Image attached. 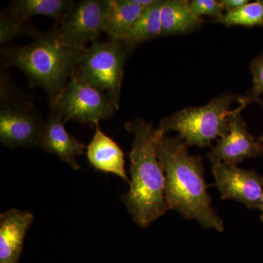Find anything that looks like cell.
Instances as JSON below:
<instances>
[{
  "label": "cell",
  "mask_w": 263,
  "mask_h": 263,
  "mask_svg": "<svg viewBox=\"0 0 263 263\" xmlns=\"http://www.w3.org/2000/svg\"><path fill=\"white\" fill-rule=\"evenodd\" d=\"M179 136H161L157 155L165 176L167 209L176 211L188 220H195L205 229L224 230V222L212 205L207 191L202 157L191 155Z\"/></svg>",
  "instance_id": "1"
},
{
  "label": "cell",
  "mask_w": 263,
  "mask_h": 263,
  "mask_svg": "<svg viewBox=\"0 0 263 263\" xmlns=\"http://www.w3.org/2000/svg\"><path fill=\"white\" fill-rule=\"evenodd\" d=\"M134 135L129 152V190L122 196L137 226L146 228L168 210L164 196L165 176L157 155V143L162 135L153 124L137 118L125 124Z\"/></svg>",
  "instance_id": "2"
},
{
  "label": "cell",
  "mask_w": 263,
  "mask_h": 263,
  "mask_svg": "<svg viewBox=\"0 0 263 263\" xmlns=\"http://www.w3.org/2000/svg\"><path fill=\"white\" fill-rule=\"evenodd\" d=\"M34 40L22 47L2 48V58L7 66L23 71L31 84L46 91L51 105L56 103L74 73L81 53L66 44L53 27L45 32L32 33Z\"/></svg>",
  "instance_id": "3"
},
{
  "label": "cell",
  "mask_w": 263,
  "mask_h": 263,
  "mask_svg": "<svg viewBox=\"0 0 263 263\" xmlns=\"http://www.w3.org/2000/svg\"><path fill=\"white\" fill-rule=\"evenodd\" d=\"M240 97L226 93L203 106L183 108L162 119L157 129L162 136L177 132L189 147L212 146L213 141L229 132V117L235 111L231 106L234 102L239 103Z\"/></svg>",
  "instance_id": "4"
},
{
  "label": "cell",
  "mask_w": 263,
  "mask_h": 263,
  "mask_svg": "<svg viewBox=\"0 0 263 263\" xmlns=\"http://www.w3.org/2000/svg\"><path fill=\"white\" fill-rule=\"evenodd\" d=\"M129 52L121 41H97L81 53L73 75L103 92L119 110L124 65Z\"/></svg>",
  "instance_id": "5"
},
{
  "label": "cell",
  "mask_w": 263,
  "mask_h": 263,
  "mask_svg": "<svg viewBox=\"0 0 263 263\" xmlns=\"http://www.w3.org/2000/svg\"><path fill=\"white\" fill-rule=\"evenodd\" d=\"M53 113L63 122L76 121L96 125L100 121L110 119L116 107L103 92L83 82L72 74L56 103L51 105Z\"/></svg>",
  "instance_id": "6"
},
{
  "label": "cell",
  "mask_w": 263,
  "mask_h": 263,
  "mask_svg": "<svg viewBox=\"0 0 263 263\" xmlns=\"http://www.w3.org/2000/svg\"><path fill=\"white\" fill-rule=\"evenodd\" d=\"M108 0H84L75 3L57 22L55 28L62 41L78 50L98 41L103 32V19Z\"/></svg>",
  "instance_id": "7"
},
{
  "label": "cell",
  "mask_w": 263,
  "mask_h": 263,
  "mask_svg": "<svg viewBox=\"0 0 263 263\" xmlns=\"http://www.w3.org/2000/svg\"><path fill=\"white\" fill-rule=\"evenodd\" d=\"M248 106L240 101L239 106L229 117V132L216 140L208 157L211 162H224L237 165L247 159L263 155V144L249 133L247 123L242 117V110Z\"/></svg>",
  "instance_id": "8"
},
{
  "label": "cell",
  "mask_w": 263,
  "mask_h": 263,
  "mask_svg": "<svg viewBox=\"0 0 263 263\" xmlns=\"http://www.w3.org/2000/svg\"><path fill=\"white\" fill-rule=\"evenodd\" d=\"M215 186L222 200H233L251 209H259L263 176L253 170L240 169L224 162H212Z\"/></svg>",
  "instance_id": "9"
},
{
  "label": "cell",
  "mask_w": 263,
  "mask_h": 263,
  "mask_svg": "<svg viewBox=\"0 0 263 263\" xmlns=\"http://www.w3.org/2000/svg\"><path fill=\"white\" fill-rule=\"evenodd\" d=\"M43 124L32 103L4 105L0 111V141L11 148L38 146Z\"/></svg>",
  "instance_id": "10"
},
{
  "label": "cell",
  "mask_w": 263,
  "mask_h": 263,
  "mask_svg": "<svg viewBox=\"0 0 263 263\" xmlns=\"http://www.w3.org/2000/svg\"><path fill=\"white\" fill-rule=\"evenodd\" d=\"M65 124L60 116L51 112L46 122L43 123L38 146L44 152L58 156L62 162L78 171L80 165L76 157L82 155L86 146L69 134Z\"/></svg>",
  "instance_id": "11"
},
{
  "label": "cell",
  "mask_w": 263,
  "mask_h": 263,
  "mask_svg": "<svg viewBox=\"0 0 263 263\" xmlns=\"http://www.w3.org/2000/svg\"><path fill=\"white\" fill-rule=\"evenodd\" d=\"M34 220L32 212L10 209L0 216V263H18L24 240Z\"/></svg>",
  "instance_id": "12"
},
{
  "label": "cell",
  "mask_w": 263,
  "mask_h": 263,
  "mask_svg": "<svg viewBox=\"0 0 263 263\" xmlns=\"http://www.w3.org/2000/svg\"><path fill=\"white\" fill-rule=\"evenodd\" d=\"M96 129L92 140L86 147V157L90 164L98 171L119 176L130 183L124 167V154L120 146L110 137L95 125Z\"/></svg>",
  "instance_id": "13"
},
{
  "label": "cell",
  "mask_w": 263,
  "mask_h": 263,
  "mask_svg": "<svg viewBox=\"0 0 263 263\" xmlns=\"http://www.w3.org/2000/svg\"><path fill=\"white\" fill-rule=\"evenodd\" d=\"M146 7L136 0H108L103 19V32L110 40L122 41Z\"/></svg>",
  "instance_id": "14"
},
{
  "label": "cell",
  "mask_w": 263,
  "mask_h": 263,
  "mask_svg": "<svg viewBox=\"0 0 263 263\" xmlns=\"http://www.w3.org/2000/svg\"><path fill=\"white\" fill-rule=\"evenodd\" d=\"M161 21L164 36L193 32L202 23V18L194 13L187 0H164Z\"/></svg>",
  "instance_id": "15"
},
{
  "label": "cell",
  "mask_w": 263,
  "mask_h": 263,
  "mask_svg": "<svg viewBox=\"0 0 263 263\" xmlns=\"http://www.w3.org/2000/svg\"><path fill=\"white\" fill-rule=\"evenodd\" d=\"M74 3L71 0H16L9 7V15L21 24L36 15L51 17L59 22Z\"/></svg>",
  "instance_id": "16"
},
{
  "label": "cell",
  "mask_w": 263,
  "mask_h": 263,
  "mask_svg": "<svg viewBox=\"0 0 263 263\" xmlns=\"http://www.w3.org/2000/svg\"><path fill=\"white\" fill-rule=\"evenodd\" d=\"M164 2V0H156L155 3L145 8L122 41L129 51L141 43L162 35L161 11Z\"/></svg>",
  "instance_id": "17"
},
{
  "label": "cell",
  "mask_w": 263,
  "mask_h": 263,
  "mask_svg": "<svg viewBox=\"0 0 263 263\" xmlns=\"http://www.w3.org/2000/svg\"><path fill=\"white\" fill-rule=\"evenodd\" d=\"M215 22L226 27H263V0L248 3L238 9L226 12Z\"/></svg>",
  "instance_id": "18"
},
{
  "label": "cell",
  "mask_w": 263,
  "mask_h": 263,
  "mask_svg": "<svg viewBox=\"0 0 263 263\" xmlns=\"http://www.w3.org/2000/svg\"><path fill=\"white\" fill-rule=\"evenodd\" d=\"M250 70L253 77V86L247 95L242 97L248 105L257 102L263 95V53L251 62Z\"/></svg>",
  "instance_id": "19"
},
{
  "label": "cell",
  "mask_w": 263,
  "mask_h": 263,
  "mask_svg": "<svg viewBox=\"0 0 263 263\" xmlns=\"http://www.w3.org/2000/svg\"><path fill=\"white\" fill-rule=\"evenodd\" d=\"M192 9L197 16L201 18L202 15L215 17L218 20L224 15V8L220 1L216 0H193L190 1Z\"/></svg>",
  "instance_id": "20"
},
{
  "label": "cell",
  "mask_w": 263,
  "mask_h": 263,
  "mask_svg": "<svg viewBox=\"0 0 263 263\" xmlns=\"http://www.w3.org/2000/svg\"><path fill=\"white\" fill-rule=\"evenodd\" d=\"M22 24L12 18L10 15L2 14L0 18V43L6 44L21 32Z\"/></svg>",
  "instance_id": "21"
},
{
  "label": "cell",
  "mask_w": 263,
  "mask_h": 263,
  "mask_svg": "<svg viewBox=\"0 0 263 263\" xmlns=\"http://www.w3.org/2000/svg\"><path fill=\"white\" fill-rule=\"evenodd\" d=\"M220 3L224 10L228 12L238 9L249 2L248 0H221Z\"/></svg>",
  "instance_id": "22"
},
{
  "label": "cell",
  "mask_w": 263,
  "mask_h": 263,
  "mask_svg": "<svg viewBox=\"0 0 263 263\" xmlns=\"http://www.w3.org/2000/svg\"><path fill=\"white\" fill-rule=\"evenodd\" d=\"M259 209L261 212V215L259 216V219H260V220L263 222V193L262 197H261L260 204H259Z\"/></svg>",
  "instance_id": "23"
},
{
  "label": "cell",
  "mask_w": 263,
  "mask_h": 263,
  "mask_svg": "<svg viewBox=\"0 0 263 263\" xmlns=\"http://www.w3.org/2000/svg\"><path fill=\"white\" fill-rule=\"evenodd\" d=\"M257 103L260 104V105L263 107V100H262V99H259V100H257ZM257 140H258L259 143H261L262 144H263V135L262 136L257 138Z\"/></svg>",
  "instance_id": "24"
}]
</instances>
